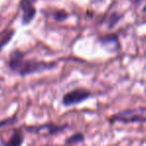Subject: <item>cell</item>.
Instances as JSON below:
<instances>
[{
    "instance_id": "cell-1",
    "label": "cell",
    "mask_w": 146,
    "mask_h": 146,
    "mask_svg": "<svg viewBox=\"0 0 146 146\" xmlns=\"http://www.w3.org/2000/svg\"><path fill=\"white\" fill-rule=\"evenodd\" d=\"M111 122L142 123L146 122V107H137L123 110L110 117Z\"/></svg>"
},
{
    "instance_id": "cell-2",
    "label": "cell",
    "mask_w": 146,
    "mask_h": 146,
    "mask_svg": "<svg viewBox=\"0 0 146 146\" xmlns=\"http://www.w3.org/2000/svg\"><path fill=\"white\" fill-rule=\"evenodd\" d=\"M56 67V63H48L37 60H23L16 72L21 76H26L29 74L40 73L45 70H51Z\"/></svg>"
},
{
    "instance_id": "cell-3",
    "label": "cell",
    "mask_w": 146,
    "mask_h": 146,
    "mask_svg": "<svg viewBox=\"0 0 146 146\" xmlns=\"http://www.w3.org/2000/svg\"><path fill=\"white\" fill-rule=\"evenodd\" d=\"M92 93L85 88H77L68 92L63 97V104L65 106H73L84 102L90 97Z\"/></svg>"
},
{
    "instance_id": "cell-4",
    "label": "cell",
    "mask_w": 146,
    "mask_h": 146,
    "mask_svg": "<svg viewBox=\"0 0 146 146\" xmlns=\"http://www.w3.org/2000/svg\"><path fill=\"white\" fill-rule=\"evenodd\" d=\"M65 127L66 126H60V125H56L54 123H47V124H43L41 126L29 127L27 130L30 131V132L40 133V134L42 133V131H46V135H53L63 131Z\"/></svg>"
},
{
    "instance_id": "cell-5",
    "label": "cell",
    "mask_w": 146,
    "mask_h": 146,
    "mask_svg": "<svg viewBox=\"0 0 146 146\" xmlns=\"http://www.w3.org/2000/svg\"><path fill=\"white\" fill-rule=\"evenodd\" d=\"M23 60H24V53L22 52V51L18 50V49L12 51L11 54H10V58H9L10 69L16 72Z\"/></svg>"
},
{
    "instance_id": "cell-6",
    "label": "cell",
    "mask_w": 146,
    "mask_h": 146,
    "mask_svg": "<svg viewBox=\"0 0 146 146\" xmlns=\"http://www.w3.org/2000/svg\"><path fill=\"white\" fill-rule=\"evenodd\" d=\"M100 43H102L104 47H106V48H108L110 50H112V51L118 50V48H119L118 39H117V37L115 35L104 36L102 38H100Z\"/></svg>"
},
{
    "instance_id": "cell-7",
    "label": "cell",
    "mask_w": 146,
    "mask_h": 146,
    "mask_svg": "<svg viewBox=\"0 0 146 146\" xmlns=\"http://www.w3.org/2000/svg\"><path fill=\"white\" fill-rule=\"evenodd\" d=\"M24 137L20 130H15L10 137V139L4 144V146H21L23 144Z\"/></svg>"
},
{
    "instance_id": "cell-8",
    "label": "cell",
    "mask_w": 146,
    "mask_h": 146,
    "mask_svg": "<svg viewBox=\"0 0 146 146\" xmlns=\"http://www.w3.org/2000/svg\"><path fill=\"white\" fill-rule=\"evenodd\" d=\"M15 34V31L12 29H4L3 31L0 33V52H1L2 48H3L5 45H7L10 42V40L12 39V37Z\"/></svg>"
},
{
    "instance_id": "cell-9",
    "label": "cell",
    "mask_w": 146,
    "mask_h": 146,
    "mask_svg": "<svg viewBox=\"0 0 146 146\" xmlns=\"http://www.w3.org/2000/svg\"><path fill=\"white\" fill-rule=\"evenodd\" d=\"M35 15H36V8H35V6L23 10V15H22L21 20L22 24L23 25H28V24L33 21V19L35 18Z\"/></svg>"
},
{
    "instance_id": "cell-10",
    "label": "cell",
    "mask_w": 146,
    "mask_h": 146,
    "mask_svg": "<svg viewBox=\"0 0 146 146\" xmlns=\"http://www.w3.org/2000/svg\"><path fill=\"white\" fill-rule=\"evenodd\" d=\"M85 137L82 133H75L72 136H70L69 138H67L66 143L67 144H75V143H79V142H83Z\"/></svg>"
},
{
    "instance_id": "cell-11",
    "label": "cell",
    "mask_w": 146,
    "mask_h": 146,
    "mask_svg": "<svg viewBox=\"0 0 146 146\" xmlns=\"http://www.w3.org/2000/svg\"><path fill=\"white\" fill-rule=\"evenodd\" d=\"M53 18L56 21H63L68 18V13L64 10H57L53 13Z\"/></svg>"
},
{
    "instance_id": "cell-12",
    "label": "cell",
    "mask_w": 146,
    "mask_h": 146,
    "mask_svg": "<svg viewBox=\"0 0 146 146\" xmlns=\"http://www.w3.org/2000/svg\"><path fill=\"white\" fill-rule=\"evenodd\" d=\"M17 122V116H12L9 118H6L4 120L0 121V128H3L6 126H10V125L14 124V123Z\"/></svg>"
},
{
    "instance_id": "cell-13",
    "label": "cell",
    "mask_w": 146,
    "mask_h": 146,
    "mask_svg": "<svg viewBox=\"0 0 146 146\" xmlns=\"http://www.w3.org/2000/svg\"><path fill=\"white\" fill-rule=\"evenodd\" d=\"M36 1L37 0H20L19 6H20V8H21L22 11H23V10L27 9V8L33 7L34 4L36 3Z\"/></svg>"
}]
</instances>
